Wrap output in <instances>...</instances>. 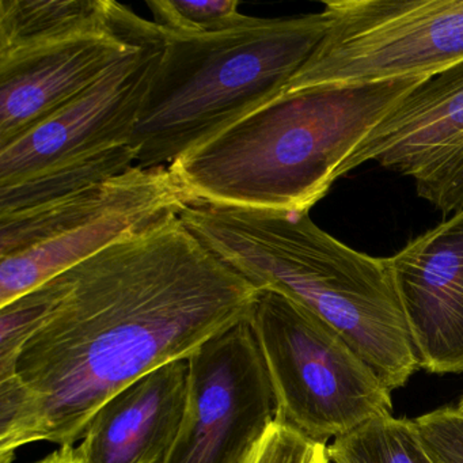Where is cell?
Listing matches in <instances>:
<instances>
[{
    "mask_svg": "<svg viewBox=\"0 0 463 463\" xmlns=\"http://www.w3.org/2000/svg\"><path fill=\"white\" fill-rule=\"evenodd\" d=\"M427 78L284 91L170 172L191 203L310 213L352 151Z\"/></svg>",
    "mask_w": 463,
    "mask_h": 463,
    "instance_id": "cell-3",
    "label": "cell"
},
{
    "mask_svg": "<svg viewBox=\"0 0 463 463\" xmlns=\"http://www.w3.org/2000/svg\"><path fill=\"white\" fill-rule=\"evenodd\" d=\"M154 15V24L165 32L175 33H203L223 28L238 15L237 0H154L148 2Z\"/></svg>",
    "mask_w": 463,
    "mask_h": 463,
    "instance_id": "cell-18",
    "label": "cell"
},
{
    "mask_svg": "<svg viewBox=\"0 0 463 463\" xmlns=\"http://www.w3.org/2000/svg\"><path fill=\"white\" fill-rule=\"evenodd\" d=\"M189 362L167 363L113 395L75 449L82 463H164L188 402Z\"/></svg>",
    "mask_w": 463,
    "mask_h": 463,
    "instance_id": "cell-13",
    "label": "cell"
},
{
    "mask_svg": "<svg viewBox=\"0 0 463 463\" xmlns=\"http://www.w3.org/2000/svg\"><path fill=\"white\" fill-rule=\"evenodd\" d=\"M389 261L420 367L463 373V208Z\"/></svg>",
    "mask_w": 463,
    "mask_h": 463,
    "instance_id": "cell-12",
    "label": "cell"
},
{
    "mask_svg": "<svg viewBox=\"0 0 463 463\" xmlns=\"http://www.w3.org/2000/svg\"><path fill=\"white\" fill-rule=\"evenodd\" d=\"M330 463H433L414 421L392 414L373 417L335 439Z\"/></svg>",
    "mask_w": 463,
    "mask_h": 463,
    "instance_id": "cell-16",
    "label": "cell"
},
{
    "mask_svg": "<svg viewBox=\"0 0 463 463\" xmlns=\"http://www.w3.org/2000/svg\"><path fill=\"white\" fill-rule=\"evenodd\" d=\"M131 145L94 154L37 173L14 185L0 186V219L55 207L91 191L135 166Z\"/></svg>",
    "mask_w": 463,
    "mask_h": 463,
    "instance_id": "cell-15",
    "label": "cell"
},
{
    "mask_svg": "<svg viewBox=\"0 0 463 463\" xmlns=\"http://www.w3.org/2000/svg\"><path fill=\"white\" fill-rule=\"evenodd\" d=\"M36 463H82V460L78 458L74 446H67L61 447L58 451L52 452Z\"/></svg>",
    "mask_w": 463,
    "mask_h": 463,
    "instance_id": "cell-21",
    "label": "cell"
},
{
    "mask_svg": "<svg viewBox=\"0 0 463 463\" xmlns=\"http://www.w3.org/2000/svg\"><path fill=\"white\" fill-rule=\"evenodd\" d=\"M327 28L321 12L284 18L240 14L203 33L161 29L164 53L131 139L135 166L169 167L278 99Z\"/></svg>",
    "mask_w": 463,
    "mask_h": 463,
    "instance_id": "cell-4",
    "label": "cell"
},
{
    "mask_svg": "<svg viewBox=\"0 0 463 463\" xmlns=\"http://www.w3.org/2000/svg\"><path fill=\"white\" fill-rule=\"evenodd\" d=\"M191 203L167 166H134L69 202L0 219V307Z\"/></svg>",
    "mask_w": 463,
    "mask_h": 463,
    "instance_id": "cell-6",
    "label": "cell"
},
{
    "mask_svg": "<svg viewBox=\"0 0 463 463\" xmlns=\"http://www.w3.org/2000/svg\"><path fill=\"white\" fill-rule=\"evenodd\" d=\"M53 281L52 308L0 381V463L36 441L74 446L113 395L246 321L260 291L178 213Z\"/></svg>",
    "mask_w": 463,
    "mask_h": 463,
    "instance_id": "cell-1",
    "label": "cell"
},
{
    "mask_svg": "<svg viewBox=\"0 0 463 463\" xmlns=\"http://www.w3.org/2000/svg\"><path fill=\"white\" fill-rule=\"evenodd\" d=\"M183 424L164 463H243L275 420V395L248 319L194 352Z\"/></svg>",
    "mask_w": 463,
    "mask_h": 463,
    "instance_id": "cell-8",
    "label": "cell"
},
{
    "mask_svg": "<svg viewBox=\"0 0 463 463\" xmlns=\"http://www.w3.org/2000/svg\"><path fill=\"white\" fill-rule=\"evenodd\" d=\"M116 7L113 0H0V56L93 31Z\"/></svg>",
    "mask_w": 463,
    "mask_h": 463,
    "instance_id": "cell-14",
    "label": "cell"
},
{
    "mask_svg": "<svg viewBox=\"0 0 463 463\" xmlns=\"http://www.w3.org/2000/svg\"><path fill=\"white\" fill-rule=\"evenodd\" d=\"M413 421L433 463H463V416L457 409H439Z\"/></svg>",
    "mask_w": 463,
    "mask_h": 463,
    "instance_id": "cell-20",
    "label": "cell"
},
{
    "mask_svg": "<svg viewBox=\"0 0 463 463\" xmlns=\"http://www.w3.org/2000/svg\"><path fill=\"white\" fill-rule=\"evenodd\" d=\"M53 279L0 307V379L14 373L21 349L40 329L53 306Z\"/></svg>",
    "mask_w": 463,
    "mask_h": 463,
    "instance_id": "cell-17",
    "label": "cell"
},
{
    "mask_svg": "<svg viewBox=\"0 0 463 463\" xmlns=\"http://www.w3.org/2000/svg\"><path fill=\"white\" fill-rule=\"evenodd\" d=\"M164 48L159 31L66 107L0 147V186L131 145Z\"/></svg>",
    "mask_w": 463,
    "mask_h": 463,
    "instance_id": "cell-10",
    "label": "cell"
},
{
    "mask_svg": "<svg viewBox=\"0 0 463 463\" xmlns=\"http://www.w3.org/2000/svg\"><path fill=\"white\" fill-rule=\"evenodd\" d=\"M159 31L118 4L99 28L0 56V147L66 107Z\"/></svg>",
    "mask_w": 463,
    "mask_h": 463,
    "instance_id": "cell-11",
    "label": "cell"
},
{
    "mask_svg": "<svg viewBox=\"0 0 463 463\" xmlns=\"http://www.w3.org/2000/svg\"><path fill=\"white\" fill-rule=\"evenodd\" d=\"M243 463H330L326 444L317 443L275 419Z\"/></svg>",
    "mask_w": 463,
    "mask_h": 463,
    "instance_id": "cell-19",
    "label": "cell"
},
{
    "mask_svg": "<svg viewBox=\"0 0 463 463\" xmlns=\"http://www.w3.org/2000/svg\"><path fill=\"white\" fill-rule=\"evenodd\" d=\"M326 36L286 91L430 77L463 61V0H327Z\"/></svg>",
    "mask_w": 463,
    "mask_h": 463,
    "instance_id": "cell-7",
    "label": "cell"
},
{
    "mask_svg": "<svg viewBox=\"0 0 463 463\" xmlns=\"http://www.w3.org/2000/svg\"><path fill=\"white\" fill-rule=\"evenodd\" d=\"M275 395V419L326 444L373 417L392 414V392L313 311L260 289L248 318Z\"/></svg>",
    "mask_w": 463,
    "mask_h": 463,
    "instance_id": "cell-5",
    "label": "cell"
},
{
    "mask_svg": "<svg viewBox=\"0 0 463 463\" xmlns=\"http://www.w3.org/2000/svg\"><path fill=\"white\" fill-rule=\"evenodd\" d=\"M457 411L463 416V397L462 400L459 401V403H458Z\"/></svg>",
    "mask_w": 463,
    "mask_h": 463,
    "instance_id": "cell-22",
    "label": "cell"
},
{
    "mask_svg": "<svg viewBox=\"0 0 463 463\" xmlns=\"http://www.w3.org/2000/svg\"><path fill=\"white\" fill-rule=\"evenodd\" d=\"M178 216L251 286L280 292L324 319L390 392L421 368L389 259L344 245L308 213L192 202Z\"/></svg>",
    "mask_w": 463,
    "mask_h": 463,
    "instance_id": "cell-2",
    "label": "cell"
},
{
    "mask_svg": "<svg viewBox=\"0 0 463 463\" xmlns=\"http://www.w3.org/2000/svg\"><path fill=\"white\" fill-rule=\"evenodd\" d=\"M375 161L411 178L443 215L463 208V61L409 91L338 167L335 181Z\"/></svg>",
    "mask_w": 463,
    "mask_h": 463,
    "instance_id": "cell-9",
    "label": "cell"
}]
</instances>
